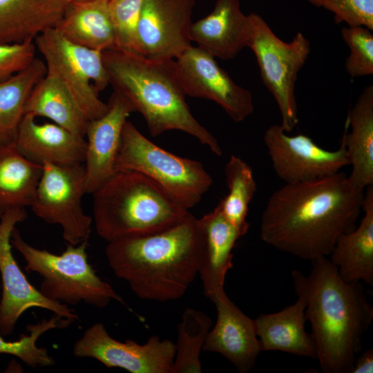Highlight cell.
<instances>
[{
	"mask_svg": "<svg viewBox=\"0 0 373 373\" xmlns=\"http://www.w3.org/2000/svg\"><path fill=\"white\" fill-rule=\"evenodd\" d=\"M365 189L339 171L286 183L269 198L260 236L269 245L304 260L328 257L337 238L355 228Z\"/></svg>",
	"mask_w": 373,
	"mask_h": 373,
	"instance_id": "1",
	"label": "cell"
},
{
	"mask_svg": "<svg viewBox=\"0 0 373 373\" xmlns=\"http://www.w3.org/2000/svg\"><path fill=\"white\" fill-rule=\"evenodd\" d=\"M307 276L293 270L295 291L306 301L316 359L324 373H352L373 307L360 282L341 278L327 257L311 261Z\"/></svg>",
	"mask_w": 373,
	"mask_h": 373,
	"instance_id": "2",
	"label": "cell"
},
{
	"mask_svg": "<svg viewBox=\"0 0 373 373\" xmlns=\"http://www.w3.org/2000/svg\"><path fill=\"white\" fill-rule=\"evenodd\" d=\"M204 245L198 219L189 212L163 231L108 242L105 251L113 273L137 297L164 302L186 293L198 273Z\"/></svg>",
	"mask_w": 373,
	"mask_h": 373,
	"instance_id": "3",
	"label": "cell"
},
{
	"mask_svg": "<svg viewBox=\"0 0 373 373\" xmlns=\"http://www.w3.org/2000/svg\"><path fill=\"white\" fill-rule=\"evenodd\" d=\"M110 84L144 118L156 137L178 130L195 137L216 155L222 154L216 138L193 117L178 75L175 59L153 61L111 50L102 52Z\"/></svg>",
	"mask_w": 373,
	"mask_h": 373,
	"instance_id": "4",
	"label": "cell"
},
{
	"mask_svg": "<svg viewBox=\"0 0 373 373\" xmlns=\"http://www.w3.org/2000/svg\"><path fill=\"white\" fill-rule=\"evenodd\" d=\"M97 233L108 242L166 229L189 212L154 180L133 170H117L93 194Z\"/></svg>",
	"mask_w": 373,
	"mask_h": 373,
	"instance_id": "5",
	"label": "cell"
},
{
	"mask_svg": "<svg viewBox=\"0 0 373 373\" xmlns=\"http://www.w3.org/2000/svg\"><path fill=\"white\" fill-rule=\"evenodd\" d=\"M10 242L25 259L26 271L37 272L42 277L39 291L46 298L66 305L84 302L99 308L115 300L128 308L124 299L88 263V242L68 244L66 250L57 255L31 246L16 228L12 231Z\"/></svg>",
	"mask_w": 373,
	"mask_h": 373,
	"instance_id": "6",
	"label": "cell"
},
{
	"mask_svg": "<svg viewBox=\"0 0 373 373\" xmlns=\"http://www.w3.org/2000/svg\"><path fill=\"white\" fill-rule=\"evenodd\" d=\"M114 168L115 171L133 170L144 174L188 211L199 203L213 183L201 162L158 146L128 120L123 128Z\"/></svg>",
	"mask_w": 373,
	"mask_h": 373,
	"instance_id": "7",
	"label": "cell"
},
{
	"mask_svg": "<svg viewBox=\"0 0 373 373\" xmlns=\"http://www.w3.org/2000/svg\"><path fill=\"white\" fill-rule=\"evenodd\" d=\"M44 59L46 73L56 77L68 90L88 121L104 115L108 109L99 92L110 84L102 51L90 49L64 37L55 27L34 39Z\"/></svg>",
	"mask_w": 373,
	"mask_h": 373,
	"instance_id": "8",
	"label": "cell"
},
{
	"mask_svg": "<svg viewBox=\"0 0 373 373\" xmlns=\"http://www.w3.org/2000/svg\"><path fill=\"white\" fill-rule=\"evenodd\" d=\"M250 24L247 47L256 56L260 77L279 108L281 127L288 133L298 124L295 86L298 75L311 50L309 39L298 32L289 42L274 34L256 13L248 15Z\"/></svg>",
	"mask_w": 373,
	"mask_h": 373,
	"instance_id": "9",
	"label": "cell"
},
{
	"mask_svg": "<svg viewBox=\"0 0 373 373\" xmlns=\"http://www.w3.org/2000/svg\"><path fill=\"white\" fill-rule=\"evenodd\" d=\"M84 194V164L62 166L44 163L30 207L46 223L59 224L68 244L77 245L88 242L91 233L93 220L82 207Z\"/></svg>",
	"mask_w": 373,
	"mask_h": 373,
	"instance_id": "10",
	"label": "cell"
},
{
	"mask_svg": "<svg viewBox=\"0 0 373 373\" xmlns=\"http://www.w3.org/2000/svg\"><path fill=\"white\" fill-rule=\"evenodd\" d=\"M26 209H15L0 217V274L3 290L0 300V334H11L23 312L31 307L48 309L73 321L79 316L68 305L50 300L27 280L12 253L10 236L17 223L26 220Z\"/></svg>",
	"mask_w": 373,
	"mask_h": 373,
	"instance_id": "11",
	"label": "cell"
},
{
	"mask_svg": "<svg viewBox=\"0 0 373 373\" xmlns=\"http://www.w3.org/2000/svg\"><path fill=\"white\" fill-rule=\"evenodd\" d=\"M73 354L131 373H173L175 345L157 336H151L142 345L132 340L118 341L109 335L103 323H96L75 343Z\"/></svg>",
	"mask_w": 373,
	"mask_h": 373,
	"instance_id": "12",
	"label": "cell"
},
{
	"mask_svg": "<svg viewBox=\"0 0 373 373\" xmlns=\"http://www.w3.org/2000/svg\"><path fill=\"white\" fill-rule=\"evenodd\" d=\"M175 62L186 95L216 102L236 122L254 112L251 91L237 84L211 55L191 46Z\"/></svg>",
	"mask_w": 373,
	"mask_h": 373,
	"instance_id": "13",
	"label": "cell"
},
{
	"mask_svg": "<svg viewBox=\"0 0 373 373\" xmlns=\"http://www.w3.org/2000/svg\"><path fill=\"white\" fill-rule=\"evenodd\" d=\"M264 143L274 172L285 183L323 178L349 165L342 142L338 150L328 151L305 135H288L280 124L271 125L266 130Z\"/></svg>",
	"mask_w": 373,
	"mask_h": 373,
	"instance_id": "14",
	"label": "cell"
},
{
	"mask_svg": "<svg viewBox=\"0 0 373 373\" xmlns=\"http://www.w3.org/2000/svg\"><path fill=\"white\" fill-rule=\"evenodd\" d=\"M195 0H144L137 26L143 57L175 59L191 46L190 28Z\"/></svg>",
	"mask_w": 373,
	"mask_h": 373,
	"instance_id": "15",
	"label": "cell"
},
{
	"mask_svg": "<svg viewBox=\"0 0 373 373\" xmlns=\"http://www.w3.org/2000/svg\"><path fill=\"white\" fill-rule=\"evenodd\" d=\"M107 104V112L87 125L84 162L86 194H93L115 173L123 128L129 115L135 112L128 100L116 90Z\"/></svg>",
	"mask_w": 373,
	"mask_h": 373,
	"instance_id": "16",
	"label": "cell"
},
{
	"mask_svg": "<svg viewBox=\"0 0 373 373\" xmlns=\"http://www.w3.org/2000/svg\"><path fill=\"white\" fill-rule=\"evenodd\" d=\"M211 300L216 307L217 320L207 334L202 350L221 354L240 373L250 371L262 351L254 320L245 314L224 291Z\"/></svg>",
	"mask_w": 373,
	"mask_h": 373,
	"instance_id": "17",
	"label": "cell"
},
{
	"mask_svg": "<svg viewBox=\"0 0 373 373\" xmlns=\"http://www.w3.org/2000/svg\"><path fill=\"white\" fill-rule=\"evenodd\" d=\"M35 117L25 114L19 126L15 145L30 161L43 165L84 164L86 140L53 122L39 124Z\"/></svg>",
	"mask_w": 373,
	"mask_h": 373,
	"instance_id": "18",
	"label": "cell"
},
{
	"mask_svg": "<svg viewBox=\"0 0 373 373\" xmlns=\"http://www.w3.org/2000/svg\"><path fill=\"white\" fill-rule=\"evenodd\" d=\"M249 32V16L240 0H216L208 15L191 23L190 37L215 58L229 60L247 47Z\"/></svg>",
	"mask_w": 373,
	"mask_h": 373,
	"instance_id": "19",
	"label": "cell"
},
{
	"mask_svg": "<svg viewBox=\"0 0 373 373\" xmlns=\"http://www.w3.org/2000/svg\"><path fill=\"white\" fill-rule=\"evenodd\" d=\"M198 223L204 239L198 274L204 293L211 300L224 291L226 275L233 267L232 251L242 236L226 219L218 204L198 219Z\"/></svg>",
	"mask_w": 373,
	"mask_h": 373,
	"instance_id": "20",
	"label": "cell"
},
{
	"mask_svg": "<svg viewBox=\"0 0 373 373\" xmlns=\"http://www.w3.org/2000/svg\"><path fill=\"white\" fill-rule=\"evenodd\" d=\"M364 215L352 230L337 238L328 259L343 280L373 285V185L365 189Z\"/></svg>",
	"mask_w": 373,
	"mask_h": 373,
	"instance_id": "21",
	"label": "cell"
},
{
	"mask_svg": "<svg viewBox=\"0 0 373 373\" xmlns=\"http://www.w3.org/2000/svg\"><path fill=\"white\" fill-rule=\"evenodd\" d=\"M306 305L305 298L298 295L294 304L254 319L262 351H280L316 359L314 341L305 329Z\"/></svg>",
	"mask_w": 373,
	"mask_h": 373,
	"instance_id": "22",
	"label": "cell"
},
{
	"mask_svg": "<svg viewBox=\"0 0 373 373\" xmlns=\"http://www.w3.org/2000/svg\"><path fill=\"white\" fill-rule=\"evenodd\" d=\"M341 142L352 170L348 178L356 186L373 185V86L364 88L350 110Z\"/></svg>",
	"mask_w": 373,
	"mask_h": 373,
	"instance_id": "23",
	"label": "cell"
},
{
	"mask_svg": "<svg viewBox=\"0 0 373 373\" xmlns=\"http://www.w3.org/2000/svg\"><path fill=\"white\" fill-rule=\"evenodd\" d=\"M66 0H0V44L22 42L54 28Z\"/></svg>",
	"mask_w": 373,
	"mask_h": 373,
	"instance_id": "24",
	"label": "cell"
},
{
	"mask_svg": "<svg viewBox=\"0 0 373 373\" xmlns=\"http://www.w3.org/2000/svg\"><path fill=\"white\" fill-rule=\"evenodd\" d=\"M55 28L76 44L102 52L116 50L108 1L68 4Z\"/></svg>",
	"mask_w": 373,
	"mask_h": 373,
	"instance_id": "25",
	"label": "cell"
},
{
	"mask_svg": "<svg viewBox=\"0 0 373 373\" xmlns=\"http://www.w3.org/2000/svg\"><path fill=\"white\" fill-rule=\"evenodd\" d=\"M42 173L43 165L23 156L15 142L0 144V217L31 206Z\"/></svg>",
	"mask_w": 373,
	"mask_h": 373,
	"instance_id": "26",
	"label": "cell"
},
{
	"mask_svg": "<svg viewBox=\"0 0 373 373\" xmlns=\"http://www.w3.org/2000/svg\"><path fill=\"white\" fill-rule=\"evenodd\" d=\"M25 114L46 117L84 137L89 122L62 83L46 73L32 90L25 105Z\"/></svg>",
	"mask_w": 373,
	"mask_h": 373,
	"instance_id": "27",
	"label": "cell"
},
{
	"mask_svg": "<svg viewBox=\"0 0 373 373\" xmlns=\"http://www.w3.org/2000/svg\"><path fill=\"white\" fill-rule=\"evenodd\" d=\"M46 72L44 61L35 57L26 68L0 82V144L15 142L26 101Z\"/></svg>",
	"mask_w": 373,
	"mask_h": 373,
	"instance_id": "28",
	"label": "cell"
},
{
	"mask_svg": "<svg viewBox=\"0 0 373 373\" xmlns=\"http://www.w3.org/2000/svg\"><path fill=\"white\" fill-rule=\"evenodd\" d=\"M224 172L229 193L218 204L226 219L243 236L249 227V206L257 189L253 171L246 162L232 155Z\"/></svg>",
	"mask_w": 373,
	"mask_h": 373,
	"instance_id": "29",
	"label": "cell"
},
{
	"mask_svg": "<svg viewBox=\"0 0 373 373\" xmlns=\"http://www.w3.org/2000/svg\"><path fill=\"white\" fill-rule=\"evenodd\" d=\"M212 325L205 313L186 308L178 325V341L173 373H200V352Z\"/></svg>",
	"mask_w": 373,
	"mask_h": 373,
	"instance_id": "30",
	"label": "cell"
},
{
	"mask_svg": "<svg viewBox=\"0 0 373 373\" xmlns=\"http://www.w3.org/2000/svg\"><path fill=\"white\" fill-rule=\"evenodd\" d=\"M73 322L53 314L48 320L44 319L35 324L28 325L27 329L30 334H21L17 341H6L0 334V354L15 356L33 368L52 366L55 364V360L49 355L46 348L37 346V341L47 331L67 327Z\"/></svg>",
	"mask_w": 373,
	"mask_h": 373,
	"instance_id": "31",
	"label": "cell"
},
{
	"mask_svg": "<svg viewBox=\"0 0 373 373\" xmlns=\"http://www.w3.org/2000/svg\"><path fill=\"white\" fill-rule=\"evenodd\" d=\"M144 0H109L108 8L115 35L116 50L140 56L137 26Z\"/></svg>",
	"mask_w": 373,
	"mask_h": 373,
	"instance_id": "32",
	"label": "cell"
},
{
	"mask_svg": "<svg viewBox=\"0 0 373 373\" xmlns=\"http://www.w3.org/2000/svg\"><path fill=\"white\" fill-rule=\"evenodd\" d=\"M363 26H347L341 29V36L350 50L345 61V70L352 77L373 75V35Z\"/></svg>",
	"mask_w": 373,
	"mask_h": 373,
	"instance_id": "33",
	"label": "cell"
},
{
	"mask_svg": "<svg viewBox=\"0 0 373 373\" xmlns=\"http://www.w3.org/2000/svg\"><path fill=\"white\" fill-rule=\"evenodd\" d=\"M318 8L332 12L336 23L363 26L373 30V0H307Z\"/></svg>",
	"mask_w": 373,
	"mask_h": 373,
	"instance_id": "34",
	"label": "cell"
},
{
	"mask_svg": "<svg viewBox=\"0 0 373 373\" xmlns=\"http://www.w3.org/2000/svg\"><path fill=\"white\" fill-rule=\"evenodd\" d=\"M32 39L12 44H0V82L21 71L35 58Z\"/></svg>",
	"mask_w": 373,
	"mask_h": 373,
	"instance_id": "35",
	"label": "cell"
},
{
	"mask_svg": "<svg viewBox=\"0 0 373 373\" xmlns=\"http://www.w3.org/2000/svg\"><path fill=\"white\" fill-rule=\"evenodd\" d=\"M373 372V350L368 349L355 359L352 373Z\"/></svg>",
	"mask_w": 373,
	"mask_h": 373,
	"instance_id": "36",
	"label": "cell"
},
{
	"mask_svg": "<svg viewBox=\"0 0 373 373\" xmlns=\"http://www.w3.org/2000/svg\"><path fill=\"white\" fill-rule=\"evenodd\" d=\"M68 5L72 3L93 1H109V0H66Z\"/></svg>",
	"mask_w": 373,
	"mask_h": 373,
	"instance_id": "37",
	"label": "cell"
}]
</instances>
